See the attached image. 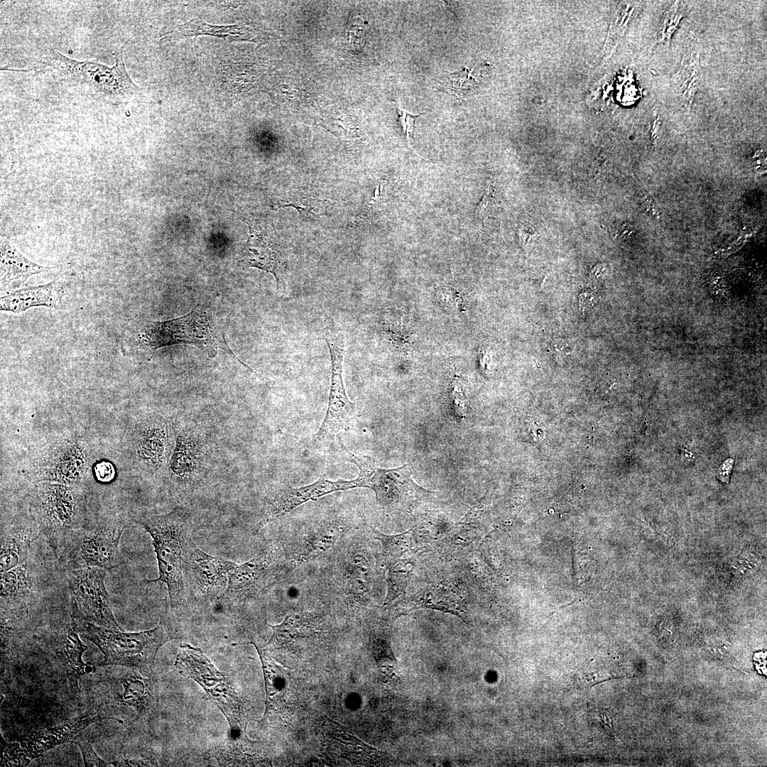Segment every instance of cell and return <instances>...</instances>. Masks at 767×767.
<instances>
[{"label":"cell","mask_w":767,"mask_h":767,"mask_svg":"<svg viewBox=\"0 0 767 767\" xmlns=\"http://www.w3.org/2000/svg\"><path fill=\"white\" fill-rule=\"evenodd\" d=\"M494 200V189L490 180L487 181L482 198L479 205L476 207L474 212V216L477 217H483L484 212L488 206Z\"/></svg>","instance_id":"cell-32"},{"label":"cell","mask_w":767,"mask_h":767,"mask_svg":"<svg viewBox=\"0 0 767 767\" xmlns=\"http://www.w3.org/2000/svg\"><path fill=\"white\" fill-rule=\"evenodd\" d=\"M410 563L398 560L391 563L387 578V594L384 604H387L401 594L408 582Z\"/></svg>","instance_id":"cell-27"},{"label":"cell","mask_w":767,"mask_h":767,"mask_svg":"<svg viewBox=\"0 0 767 767\" xmlns=\"http://www.w3.org/2000/svg\"><path fill=\"white\" fill-rule=\"evenodd\" d=\"M375 538L381 544L386 562H393L408 551L412 545L411 531L398 535H385L374 529Z\"/></svg>","instance_id":"cell-26"},{"label":"cell","mask_w":767,"mask_h":767,"mask_svg":"<svg viewBox=\"0 0 767 767\" xmlns=\"http://www.w3.org/2000/svg\"><path fill=\"white\" fill-rule=\"evenodd\" d=\"M175 666L206 691L225 716L232 734L239 731L242 711L236 693L200 648L181 644Z\"/></svg>","instance_id":"cell-8"},{"label":"cell","mask_w":767,"mask_h":767,"mask_svg":"<svg viewBox=\"0 0 767 767\" xmlns=\"http://www.w3.org/2000/svg\"><path fill=\"white\" fill-rule=\"evenodd\" d=\"M396 106L399 118V121L402 126L403 131L406 136L408 144L410 149L413 151L410 145V138L412 134L414 132L415 119L420 116V114H412L406 111V110L403 109L398 103H396Z\"/></svg>","instance_id":"cell-30"},{"label":"cell","mask_w":767,"mask_h":767,"mask_svg":"<svg viewBox=\"0 0 767 767\" xmlns=\"http://www.w3.org/2000/svg\"><path fill=\"white\" fill-rule=\"evenodd\" d=\"M175 440V449L170 462L171 469L178 478H190L202 463L205 445L197 435L190 432L178 433Z\"/></svg>","instance_id":"cell-20"},{"label":"cell","mask_w":767,"mask_h":767,"mask_svg":"<svg viewBox=\"0 0 767 767\" xmlns=\"http://www.w3.org/2000/svg\"><path fill=\"white\" fill-rule=\"evenodd\" d=\"M250 236L242 253L241 263L247 267H254L274 276L279 288L283 284L281 278L282 261L271 244L267 232L259 224L249 225Z\"/></svg>","instance_id":"cell-14"},{"label":"cell","mask_w":767,"mask_h":767,"mask_svg":"<svg viewBox=\"0 0 767 767\" xmlns=\"http://www.w3.org/2000/svg\"><path fill=\"white\" fill-rule=\"evenodd\" d=\"M355 488H357L355 479L333 482L323 477L312 484L298 488L290 486L282 487L271 499L268 507V514L271 518H277L309 501L317 500L333 492Z\"/></svg>","instance_id":"cell-12"},{"label":"cell","mask_w":767,"mask_h":767,"mask_svg":"<svg viewBox=\"0 0 767 767\" xmlns=\"http://www.w3.org/2000/svg\"><path fill=\"white\" fill-rule=\"evenodd\" d=\"M77 744L82 752L86 766H110L111 763L100 758L93 750L91 744L81 736H75L71 741Z\"/></svg>","instance_id":"cell-29"},{"label":"cell","mask_w":767,"mask_h":767,"mask_svg":"<svg viewBox=\"0 0 767 767\" xmlns=\"http://www.w3.org/2000/svg\"><path fill=\"white\" fill-rule=\"evenodd\" d=\"M265 570L261 557H254L241 564L236 563L229 575L227 587L222 597L238 599L254 592Z\"/></svg>","instance_id":"cell-21"},{"label":"cell","mask_w":767,"mask_h":767,"mask_svg":"<svg viewBox=\"0 0 767 767\" xmlns=\"http://www.w3.org/2000/svg\"><path fill=\"white\" fill-rule=\"evenodd\" d=\"M212 36L227 40H253L256 32L241 25L215 26L199 18H192L163 34L161 38H180L197 36Z\"/></svg>","instance_id":"cell-19"},{"label":"cell","mask_w":767,"mask_h":767,"mask_svg":"<svg viewBox=\"0 0 767 767\" xmlns=\"http://www.w3.org/2000/svg\"><path fill=\"white\" fill-rule=\"evenodd\" d=\"M77 629L103 653L104 658L99 666L117 665L141 672L152 670L159 648L173 638L168 627L162 623L152 629L135 633L110 629L87 621L77 624Z\"/></svg>","instance_id":"cell-3"},{"label":"cell","mask_w":767,"mask_h":767,"mask_svg":"<svg viewBox=\"0 0 767 767\" xmlns=\"http://www.w3.org/2000/svg\"><path fill=\"white\" fill-rule=\"evenodd\" d=\"M53 268V267L43 266L30 261L9 241L1 239V293L16 290L30 276Z\"/></svg>","instance_id":"cell-16"},{"label":"cell","mask_w":767,"mask_h":767,"mask_svg":"<svg viewBox=\"0 0 767 767\" xmlns=\"http://www.w3.org/2000/svg\"><path fill=\"white\" fill-rule=\"evenodd\" d=\"M39 495L40 531L58 553L67 535L80 527L75 523L76 503L72 492L64 487H46Z\"/></svg>","instance_id":"cell-11"},{"label":"cell","mask_w":767,"mask_h":767,"mask_svg":"<svg viewBox=\"0 0 767 767\" xmlns=\"http://www.w3.org/2000/svg\"><path fill=\"white\" fill-rule=\"evenodd\" d=\"M94 469L95 474L100 482H109L113 478L114 474L112 465L107 462L98 463Z\"/></svg>","instance_id":"cell-33"},{"label":"cell","mask_w":767,"mask_h":767,"mask_svg":"<svg viewBox=\"0 0 767 767\" xmlns=\"http://www.w3.org/2000/svg\"><path fill=\"white\" fill-rule=\"evenodd\" d=\"M125 45L113 53L115 63L111 67L94 61L76 60L50 50L40 61V69L30 70L50 72L60 85L95 99L117 102L141 94L126 69L123 58Z\"/></svg>","instance_id":"cell-1"},{"label":"cell","mask_w":767,"mask_h":767,"mask_svg":"<svg viewBox=\"0 0 767 767\" xmlns=\"http://www.w3.org/2000/svg\"><path fill=\"white\" fill-rule=\"evenodd\" d=\"M319 202L320 200L317 198L305 197L293 200L291 202L292 204L289 205L295 207L301 214L305 212L308 214L312 213V214L316 215V213L319 214L318 213H321L323 210V206L320 205V202Z\"/></svg>","instance_id":"cell-31"},{"label":"cell","mask_w":767,"mask_h":767,"mask_svg":"<svg viewBox=\"0 0 767 767\" xmlns=\"http://www.w3.org/2000/svg\"><path fill=\"white\" fill-rule=\"evenodd\" d=\"M31 540V534L26 532L13 531L1 534L0 572L9 570L27 562Z\"/></svg>","instance_id":"cell-24"},{"label":"cell","mask_w":767,"mask_h":767,"mask_svg":"<svg viewBox=\"0 0 767 767\" xmlns=\"http://www.w3.org/2000/svg\"><path fill=\"white\" fill-rule=\"evenodd\" d=\"M105 577L106 570L97 567L67 570L71 618L110 629H121L113 614Z\"/></svg>","instance_id":"cell-7"},{"label":"cell","mask_w":767,"mask_h":767,"mask_svg":"<svg viewBox=\"0 0 767 767\" xmlns=\"http://www.w3.org/2000/svg\"><path fill=\"white\" fill-rule=\"evenodd\" d=\"M327 734L331 743L330 746L339 753L341 757L347 758L356 763L363 765H383L396 762L384 752L378 751L345 731L342 726L328 719Z\"/></svg>","instance_id":"cell-17"},{"label":"cell","mask_w":767,"mask_h":767,"mask_svg":"<svg viewBox=\"0 0 767 767\" xmlns=\"http://www.w3.org/2000/svg\"><path fill=\"white\" fill-rule=\"evenodd\" d=\"M269 626L273 630V633L266 646L276 649L293 641L298 633L295 622L290 616H287L280 624Z\"/></svg>","instance_id":"cell-28"},{"label":"cell","mask_w":767,"mask_h":767,"mask_svg":"<svg viewBox=\"0 0 767 767\" xmlns=\"http://www.w3.org/2000/svg\"><path fill=\"white\" fill-rule=\"evenodd\" d=\"M61 298L60 283L54 281L6 293L0 298V310L20 313L38 306L60 309Z\"/></svg>","instance_id":"cell-15"},{"label":"cell","mask_w":767,"mask_h":767,"mask_svg":"<svg viewBox=\"0 0 767 767\" xmlns=\"http://www.w3.org/2000/svg\"><path fill=\"white\" fill-rule=\"evenodd\" d=\"M138 338L152 349L185 344L199 347L210 357H214L219 348L230 352L224 333L201 307L176 319L163 322L146 321Z\"/></svg>","instance_id":"cell-6"},{"label":"cell","mask_w":767,"mask_h":767,"mask_svg":"<svg viewBox=\"0 0 767 767\" xmlns=\"http://www.w3.org/2000/svg\"><path fill=\"white\" fill-rule=\"evenodd\" d=\"M87 649L80 640L77 629V624L75 619L72 618L70 626L65 633L63 641L62 650L67 675L70 685L73 690H78L77 680L86 673L93 670L92 667L83 663L82 656Z\"/></svg>","instance_id":"cell-23"},{"label":"cell","mask_w":767,"mask_h":767,"mask_svg":"<svg viewBox=\"0 0 767 767\" xmlns=\"http://www.w3.org/2000/svg\"><path fill=\"white\" fill-rule=\"evenodd\" d=\"M99 719V716H82L36 733L28 741V756L35 758L55 746L71 742L78 731Z\"/></svg>","instance_id":"cell-18"},{"label":"cell","mask_w":767,"mask_h":767,"mask_svg":"<svg viewBox=\"0 0 767 767\" xmlns=\"http://www.w3.org/2000/svg\"><path fill=\"white\" fill-rule=\"evenodd\" d=\"M340 449L345 459L354 463L359 470L356 478L358 487L369 488L376 495V501L384 509L410 511L429 500L433 493L418 485L412 479V468L406 464L395 469H381L370 457L356 455L340 440Z\"/></svg>","instance_id":"cell-4"},{"label":"cell","mask_w":767,"mask_h":767,"mask_svg":"<svg viewBox=\"0 0 767 767\" xmlns=\"http://www.w3.org/2000/svg\"><path fill=\"white\" fill-rule=\"evenodd\" d=\"M734 460L727 459L724 462L718 470L717 477L724 483H729L730 474L733 468Z\"/></svg>","instance_id":"cell-34"},{"label":"cell","mask_w":767,"mask_h":767,"mask_svg":"<svg viewBox=\"0 0 767 767\" xmlns=\"http://www.w3.org/2000/svg\"><path fill=\"white\" fill-rule=\"evenodd\" d=\"M327 344L332 362L329 402L325 417L315 436L316 443L338 437L350 428L354 404L349 399L344 388L342 372L346 352V340L342 332L327 331L322 337Z\"/></svg>","instance_id":"cell-9"},{"label":"cell","mask_w":767,"mask_h":767,"mask_svg":"<svg viewBox=\"0 0 767 767\" xmlns=\"http://www.w3.org/2000/svg\"><path fill=\"white\" fill-rule=\"evenodd\" d=\"M32 581L27 562L1 572V597L20 598L31 591Z\"/></svg>","instance_id":"cell-25"},{"label":"cell","mask_w":767,"mask_h":767,"mask_svg":"<svg viewBox=\"0 0 767 767\" xmlns=\"http://www.w3.org/2000/svg\"><path fill=\"white\" fill-rule=\"evenodd\" d=\"M173 442V432L167 422L162 419L150 420L143 423L135 434L134 450L143 463L158 469L167 463Z\"/></svg>","instance_id":"cell-13"},{"label":"cell","mask_w":767,"mask_h":767,"mask_svg":"<svg viewBox=\"0 0 767 767\" xmlns=\"http://www.w3.org/2000/svg\"><path fill=\"white\" fill-rule=\"evenodd\" d=\"M256 648L262 664L266 695L264 717L271 709L280 705L285 693L287 680L283 670L254 642H249Z\"/></svg>","instance_id":"cell-22"},{"label":"cell","mask_w":767,"mask_h":767,"mask_svg":"<svg viewBox=\"0 0 767 767\" xmlns=\"http://www.w3.org/2000/svg\"><path fill=\"white\" fill-rule=\"evenodd\" d=\"M139 523L151 535L158 567V577L148 582L165 584L172 604H183L186 598L183 575L185 547L190 536V521L180 508L163 515L141 518Z\"/></svg>","instance_id":"cell-2"},{"label":"cell","mask_w":767,"mask_h":767,"mask_svg":"<svg viewBox=\"0 0 767 767\" xmlns=\"http://www.w3.org/2000/svg\"><path fill=\"white\" fill-rule=\"evenodd\" d=\"M126 527L123 521H113L72 530L58 552L62 562L67 570L118 567L123 562L119 546Z\"/></svg>","instance_id":"cell-5"},{"label":"cell","mask_w":767,"mask_h":767,"mask_svg":"<svg viewBox=\"0 0 767 767\" xmlns=\"http://www.w3.org/2000/svg\"><path fill=\"white\" fill-rule=\"evenodd\" d=\"M235 562L210 555L200 550L192 540L187 543L183 562V575L188 589L202 598L222 597L228 584L229 575Z\"/></svg>","instance_id":"cell-10"},{"label":"cell","mask_w":767,"mask_h":767,"mask_svg":"<svg viewBox=\"0 0 767 767\" xmlns=\"http://www.w3.org/2000/svg\"><path fill=\"white\" fill-rule=\"evenodd\" d=\"M535 232L531 227L524 226L518 230V236L523 245L526 244L531 238L535 236Z\"/></svg>","instance_id":"cell-35"}]
</instances>
